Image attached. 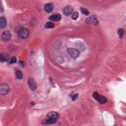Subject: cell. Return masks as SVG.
<instances>
[{"label": "cell", "mask_w": 126, "mask_h": 126, "mask_svg": "<svg viewBox=\"0 0 126 126\" xmlns=\"http://www.w3.org/2000/svg\"><path fill=\"white\" fill-rule=\"evenodd\" d=\"M60 115L57 112L51 111L48 112L46 115V118L41 122L43 125H51L55 124L59 119Z\"/></svg>", "instance_id": "obj_1"}, {"label": "cell", "mask_w": 126, "mask_h": 126, "mask_svg": "<svg viewBox=\"0 0 126 126\" xmlns=\"http://www.w3.org/2000/svg\"><path fill=\"white\" fill-rule=\"evenodd\" d=\"M30 31L26 27H22L18 30V35L22 39H26L28 38L29 35Z\"/></svg>", "instance_id": "obj_2"}, {"label": "cell", "mask_w": 126, "mask_h": 126, "mask_svg": "<svg viewBox=\"0 0 126 126\" xmlns=\"http://www.w3.org/2000/svg\"><path fill=\"white\" fill-rule=\"evenodd\" d=\"M93 97L101 104H103L108 102V99L104 96L100 95L97 92H95L93 94Z\"/></svg>", "instance_id": "obj_3"}, {"label": "cell", "mask_w": 126, "mask_h": 126, "mask_svg": "<svg viewBox=\"0 0 126 126\" xmlns=\"http://www.w3.org/2000/svg\"><path fill=\"white\" fill-rule=\"evenodd\" d=\"M10 91L9 85L6 83L1 84L0 86V94L1 96L7 95Z\"/></svg>", "instance_id": "obj_4"}, {"label": "cell", "mask_w": 126, "mask_h": 126, "mask_svg": "<svg viewBox=\"0 0 126 126\" xmlns=\"http://www.w3.org/2000/svg\"><path fill=\"white\" fill-rule=\"evenodd\" d=\"M85 22L88 24L94 26L97 25L99 23L97 19L94 16H91L88 17L86 19Z\"/></svg>", "instance_id": "obj_5"}, {"label": "cell", "mask_w": 126, "mask_h": 126, "mask_svg": "<svg viewBox=\"0 0 126 126\" xmlns=\"http://www.w3.org/2000/svg\"><path fill=\"white\" fill-rule=\"evenodd\" d=\"M67 52L69 55L73 58L77 57L80 54L78 50L74 48H68L67 49Z\"/></svg>", "instance_id": "obj_6"}, {"label": "cell", "mask_w": 126, "mask_h": 126, "mask_svg": "<svg viewBox=\"0 0 126 126\" xmlns=\"http://www.w3.org/2000/svg\"><path fill=\"white\" fill-rule=\"evenodd\" d=\"M28 84L30 89L31 91H34L36 90V83L33 78L30 77L29 78L28 80Z\"/></svg>", "instance_id": "obj_7"}, {"label": "cell", "mask_w": 126, "mask_h": 126, "mask_svg": "<svg viewBox=\"0 0 126 126\" xmlns=\"http://www.w3.org/2000/svg\"><path fill=\"white\" fill-rule=\"evenodd\" d=\"M11 34L10 31H5L2 33L1 38L4 41H8L11 38Z\"/></svg>", "instance_id": "obj_8"}, {"label": "cell", "mask_w": 126, "mask_h": 126, "mask_svg": "<svg viewBox=\"0 0 126 126\" xmlns=\"http://www.w3.org/2000/svg\"><path fill=\"white\" fill-rule=\"evenodd\" d=\"M73 11V8L71 6H67L65 7L63 10L64 14L66 16H70Z\"/></svg>", "instance_id": "obj_9"}, {"label": "cell", "mask_w": 126, "mask_h": 126, "mask_svg": "<svg viewBox=\"0 0 126 126\" xmlns=\"http://www.w3.org/2000/svg\"><path fill=\"white\" fill-rule=\"evenodd\" d=\"M61 19V16L60 14L58 13H55L49 17V19L51 21L54 22H58Z\"/></svg>", "instance_id": "obj_10"}, {"label": "cell", "mask_w": 126, "mask_h": 126, "mask_svg": "<svg viewBox=\"0 0 126 126\" xmlns=\"http://www.w3.org/2000/svg\"><path fill=\"white\" fill-rule=\"evenodd\" d=\"M54 4L52 3H48L44 6V8L45 11L48 13L52 12L54 9Z\"/></svg>", "instance_id": "obj_11"}, {"label": "cell", "mask_w": 126, "mask_h": 126, "mask_svg": "<svg viewBox=\"0 0 126 126\" xmlns=\"http://www.w3.org/2000/svg\"><path fill=\"white\" fill-rule=\"evenodd\" d=\"M7 22L6 19L4 17H1L0 18V28L4 29L7 25Z\"/></svg>", "instance_id": "obj_12"}, {"label": "cell", "mask_w": 126, "mask_h": 126, "mask_svg": "<svg viewBox=\"0 0 126 126\" xmlns=\"http://www.w3.org/2000/svg\"><path fill=\"white\" fill-rule=\"evenodd\" d=\"M9 59V56L7 54H1L0 60L1 61H6Z\"/></svg>", "instance_id": "obj_13"}, {"label": "cell", "mask_w": 126, "mask_h": 126, "mask_svg": "<svg viewBox=\"0 0 126 126\" xmlns=\"http://www.w3.org/2000/svg\"><path fill=\"white\" fill-rule=\"evenodd\" d=\"M15 74H16V77L18 79L21 80L23 78V73L20 70H17L15 73Z\"/></svg>", "instance_id": "obj_14"}, {"label": "cell", "mask_w": 126, "mask_h": 126, "mask_svg": "<svg viewBox=\"0 0 126 126\" xmlns=\"http://www.w3.org/2000/svg\"><path fill=\"white\" fill-rule=\"evenodd\" d=\"M54 27V24L51 22H48L45 25V27L47 29H52Z\"/></svg>", "instance_id": "obj_15"}, {"label": "cell", "mask_w": 126, "mask_h": 126, "mask_svg": "<svg viewBox=\"0 0 126 126\" xmlns=\"http://www.w3.org/2000/svg\"><path fill=\"white\" fill-rule=\"evenodd\" d=\"M118 35L119 36V38H122L124 34L125 31L123 29H120L118 30Z\"/></svg>", "instance_id": "obj_16"}, {"label": "cell", "mask_w": 126, "mask_h": 126, "mask_svg": "<svg viewBox=\"0 0 126 126\" xmlns=\"http://www.w3.org/2000/svg\"><path fill=\"white\" fill-rule=\"evenodd\" d=\"M80 10H81V13L87 16L89 14V12L88 10L87 9L85 8H81V9H80Z\"/></svg>", "instance_id": "obj_17"}, {"label": "cell", "mask_w": 126, "mask_h": 126, "mask_svg": "<svg viewBox=\"0 0 126 126\" xmlns=\"http://www.w3.org/2000/svg\"><path fill=\"white\" fill-rule=\"evenodd\" d=\"M78 16H79V14H78V12L75 11L73 14L71 18L73 20H76L78 18Z\"/></svg>", "instance_id": "obj_18"}, {"label": "cell", "mask_w": 126, "mask_h": 126, "mask_svg": "<svg viewBox=\"0 0 126 126\" xmlns=\"http://www.w3.org/2000/svg\"><path fill=\"white\" fill-rule=\"evenodd\" d=\"M78 94L77 93L76 94H74L73 95L72 94H71V95H70V97H71V99L72 101H74L77 99V98L78 97Z\"/></svg>", "instance_id": "obj_19"}, {"label": "cell", "mask_w": 126, "mask_h": 126, "mask_svg": "<svg viewBox=\"0 0 126 126\" xmlns=\"http://www.w3.org/2000/svg\"><path fill=\"white\" fill-rule=\"evenodd\" d=\"M16 62L17 58L16 57L13 56L11 58L10 63L11 64H14L16 63Z\"/></svg>", "instance_id": "obj_20"}, {"label": "cell", "mask_w": 126, "mask_h": 126, "mask_svg": "<svg viewBox=\"0 0 126 126\" xmlns=\"http://www.w3.org/2000/svg\"><path fill=\"white\" fill-rule=\"evenodd\" d=\"M19 64H20V65L21 66H22V67H24V62L23 61H19Z\"/></svg>", "instance_id": "obj_21"}, {"label": "cell", "mask_w": 126, "mask_h": 126, "mask_svg": "<svg viewBox=\"0 0 126 126\" xmlns=\"http://www.w3.org/2000/svg\"><path fill=\"white\" fill-rule=\"evenodd\" d=\"M35 104H36V103H35L34 102H33V101L31 102V106H34V105H35Z\"/></svg>", "instance_id": "obj_22"}]
</instances>
